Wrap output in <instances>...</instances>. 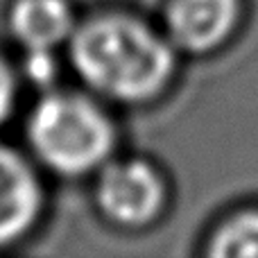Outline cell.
<instances>
[{"label": "cell", "mask_w": 258, "mask_h": 258, "mask_svg": "<svg viewBox=\"0 0 258 258\" xmlns=\"http://www.w3.org/2000/svg\"><path fill=\"white\" fill-rule=\"evenodd\" d=\"M71 61L91 89L120 102L154 98L174 73L172 45L122 14L95 16L75 27Z\"/></svg>", "instance_id": "obj_1"}, {"label": "cell", "mask_w": 258, "mask_h": 258, "mask_svg": "<svg viewBox=\"0 0 258 258\" xmlns=\"http://www.w3.org/2000/svg\"><path fill=\"white\" fill-rule=\"evenodd\" d=\"M27 141L41 163L59 174H84L107 161L116 143L109 116L91 98L48 93L27 118Z\"/></svg>", "instance_id": "obj_2"}, {"label": "cell", "mask_w": 258, "mask_h": 258, "mask_svg": "<svg viewBox=\"0 0 258 258\" xmlns=\"http://www.w3.org/2000/svg\"><path fill=\"white\" fill-rule=\"evenodd\" d=\"M95 195L100 211L111 222L122 227H143L163 211L165 186L150 163L122 161L102 170Z\"/></svg>", "instance_id": "obj_3"}, {"label": "cell", "mask_w": 258, "mask_h": 258, "mask_svg": "<svg viewBox=\"0 0 258 258\" xmlns=\"http://www.w3.org/2000/svg\"><path fill=\"white\" fill-rule=\"evenodd\" d=\"M43 209V188L23 154L0 145V247L21 240Z\"/></svg>", "instance_id": "obj_4"}, {"label": "cell", "mask_w": 258, "mask_h": 258, "mask_svg": "<svg viewBox=\"0 0 258 258\" xmlns=\"http://www.w3.org/2000/svg\"><path fill=\"white\" fill-rule=\"evenodd\" d=\"M238 14V0H172L168 9L170 39L188 52H209L236 30Z\"/></svg>", "instance_id": "obj_5"}, {"label": "cell", "mask_w": 258, "mask_h": 258, "mask_svg": "<svg viewBox=\"0 0 258 258\" xmlns=\"http://www.w3.org/2000/svg\"><path fill=\"white\" fill-rule=\"evenodd\" d=\"M7 23L12 36L25 48L27 59L52 57V50L71 41L75 32L68 0H14Z\"/></svg>", "instance_id": "obj_6"}, {"label": "cell", "mask_w": 258, "mask_h": 258, "mask_svg": "<svg viewBox=\"0 0 258 258\" xmlns=\"http://www.w3.org/2000/svg\"><path fill=\"white\" fill-rule=\"evenodd\" d=\"M211 254L218 258H258V211L229 220L215 233Z\"/></svg>", "instance_id": "obj_7"}, {"label": "cell", "mask_w": 258, "mask_h": 258, "mask_svg": "<svg viewBox=\"0 0 258 258\" xmlns=\"http://www.w3.org/2000/svg\"><path fill=\"white\" fill-rule=\"evenodd\" d=\"M16 102V75L9 61L0 54V125L9 118Z\"/></svg>", "instance_id": "obj_8"}]
</instances>
